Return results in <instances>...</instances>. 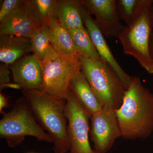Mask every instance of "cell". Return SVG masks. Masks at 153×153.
<instances>
[{"instance_id":"18","label":"cell","mask_w":153,"mask_h":153,"mask_svg":"<svg viewBox=\"0 0 153 153\" xmlns=\"http://www.w3.org/2000/svg\"><path fill=\"white\" fill-rule=\"evenodd\" d=\"M34 16L42 26H48L52 19L58 20L57 0H27Z\"/></svg>"},{"instance_id":"12","label":"cell","mask_w":153,"mask_h":153,"mask_svg":"<svg viewBox=\"0 0 153 153\" xmlns=\"http://www.w3.org/2000/svg\"><path fill=\"white\" fill-rule=\"evenodd\" d=\"M81 16L84 26L102 60L116 71L123 82L126 90H127L132 76L127 74L116 60L104 36L96 25L91 13L83 5L81 11Z\"/></svg>"},{"instance_id":"16","label":"cell","mask_w":153,"mask_h":153,"mask_svg":"<svg viewBox=\"0 0 153 153\" xmlns=\"http://www.w3.org/2000/svg\"><path fill=\"white\" fill-rule=\"evenodd\" d=\"M81 0H58V20L67 30L85 27L81 11Z\"/></svg>"},{"instance_id":"8","label":"cell","mask_w":153,"mask_h":153,"mask_svg":"<svg viewBox=\"0 0 153 153\" xmlns=\"http://www.w3.org/2000/svg\"><path fill=\"white\" fill-rule=\"evenodd\" d=\"M90 138L94 149L98 153H106L116 140L121 137L120 126L115 110L108 106L90 118Z\"/></svg>"},{"instance_id":"25","label":"cell","mask_w":153,"mask_h":153,"mask_svg":"<svg viewBox=\"0 0 153 153\" xmlns=\"http://www.w3.org/2000/svg\"><path fill=\"white\" fill-rule=\"evenodd\" d=\"M6 88H14V89H22L21 86L19 84L15 83H12L10 82L6 85Z\"/></svg>"},{"instance_id":"5","label":"cell","mask_w":153,"mask_h":153,"mask_svg":"<svg viewBox=\"0 0 153 153\" xmlns=\"http://www.w3.org/2000/svg\"><path fill=\"white\" fill-rule=\"evenodd\" d=\"M30 136L40 141L52 143V138L41 127L24 96L17 100L12 109L0 120V137L11 148L19 146Z\"/></svg>"},{"instance_id":"1","label":"cell","mask_w":153,"mask_h":153,"mask_svg":"<svg viewBox=\"0 0 153 153\" xmlns=\"http://www.w3.org/2000/svg\"><path fill=\"white\" fill-rule=\"evenodd\" d=\"M115 111L124 139L147 138L152 133L153 94L139 76H132L122 105Z\"/></svg>"},{"instance_id":"7","label":"cell","mask_w":153,"mask_h":153,"mask_svg":"<svg viewBox=\"0 0 153 153\" xmlns=\"http://www.w3.org/2000/svg\"><path fill=\"white\" fill-rule=\"evenodd\" d=\"M65 112L70 147L67 153H98L91 147L89 143L90 118L70 89L66 100Z\"/></svg>"},{"instance_id":"27","label":"cell","mask_w":153,"mask_h":153,"mask_svg":"<svg viewBox=\"0 0 153 153\" xmlns=\"http://www.w3.org/2000/svg\"></svg>"},{"instance_id":"21","label":"cell","mask_w":153,"mask_h":153,"mask_svg":"<svg viewBox=\"0 0 153 153\" xmlns=\"http://www.w3.org/2000/svg\"><path fill=\"white\" fill-rule=\"evenodd\" d=\"M23 0H4L0 9V23L7 19L23 3Z\"/></svg>"},{"instance_id":"14","label":"cell","mask_w":153,"mask_h":153,"mask_svg":"<svg viewBox=\"0 0 153 153\" xmlns=\"http://www.w3.org/2000/svg\"><path fill=\"white\" fill-rule=\"evenodd\" d=\"M32 52L30 38L13 36L0 35V61L11 65Z\"/></svg>"},{"instance_id":"10","label":"cell","mask_w":153,"mask_h":153,"mask_svg":"<svg viewBox=\"0 0 153 153\" xmlns=\"http://www.w3.org/2000/svg\"><path fill=\"white\" fill-rule=\"evenodd\" d=\"M42 26L26 0L0 23V35H13L30 38Z\"/></svg>"},{"instance_id":"17","label":"cell","mask_w":153,"mask_h":153,"mask_svg":"<svg viewBox=\"0 0 153 153\" xmlns=\"http://www.w3.org/2000/svg\"><path fill=\"white\" fill-rule=\"evenodd\" d=\"M68 31L79 58L103 61L94 47L86 28Z\"/></svg>"},{"instance_id":"22","label":"cell","mask_w":153,"mask_h":153,"mask_svg":"<svg viewBox=\"0 0 153 153\" xmlns=\"http://www.w3.org/2000/svg\"><path fill=\"white\" fill-rule=\"evenodd\" d=\"M2 63L0 66V91H1L6 86L10 83V71L9 66Z\"/></svg>"},{"instance_id":"26","label":"cell","mask_w":153,"mask_h":153,"mask_svg":"<svg viewBox=\"0 0 153 153\" xmlns=\"http://www.w3.org/2000/svg\"><path fill=\"white\" fill-rule=\"evenodd\" d=\"M150 20L151 24L153 28V0L152 1L150 9Z\"/></svg>"},{"instance_id":"2","label":"cell","mask_w":153,"mask_h":153,"mask_svg":"<svg viewBox=\"0 0 153 153\" xmlns=\"http://www.w3.org/2000/svg\"><path fill=\"white\" fill-rule=\"evenodd\" d=\"M22 92L37 122L52 138L54 153H68L70 147L65 116L66 101L41 90H22Z\"/></svg>"},{"instance_id":"11","label":"cell","mask_w":153,"mask_h":153,"mask_svg":"<svg viewBox=\"0 0 153 153\" xmlns=\"http://www.w3.org/2000/svg\"><path fill=\"white\" fill-rule=\"evenodd\" d=\"M14 82L22 90H41L43 73L41 62L33 54L22 57L11 64Z\"/></svg>"},{"instance_id":"3","label":"cell","mask_w":153,"mask_h":153,"mask_svg":"<svg viewBox=\"0 0 153 153\" xmlns=\"http://www.w3.org/2000/svg\"><path fill=\"white\" fill-rule=\"evenodd\" d=\"M152 1L138 0L131 22L118 37L124 53L135 58L150 74H153V60L149 51L150 39L153 31L150 20Z\"/></svg>"},{"instance_id":"4","label":"cell","mask_w":153,"mask_h":153,"mask_svg":"<svg viewBox=\"0 0 153 153\" xmlns=\"http://www.w3.org/2000/svg\"><path fill=\"white\" fill-rule=\"evenodd\" d=\"M79 59L82 63L81 71L99 103L102 107L119 109L126 90L116 71L102 60Z\"/></svg>"},{"instance_id":"19","label":"cell","mask_w":153,"mask_h":153,"mask_svg":"<svg viewBox=\"0 0 153 153\" xmlns=\"http://www.w3.org/2000/svg\"><path fill=\"white\" fill-rule=\"evenodd\" d=\"M30 39L33 54L41 62L49 55L56 52L50 42L48 26H42L35 32Z\"/></svg>"},{"instance_id":"9","label":"cell","mask_w":153,"mask_h":153,"mask_svg":"<svg viewBox=\"0 0 153 153\" xmlns=\"http://www.w3.org/2000/svg\"><path fill=\"white\" fill-rule=\"evenodd\" d=\"M83 5L95 16L96 25L105 38H118L126 26L118 17L115 0H81Z\"/></svg>"},{"instance_id":"24","label":"cell","mask_w":153,"mask_h":153,"mask_svg":"<svg viewBox=\"0 0 153 153\" xmlns=\"http://www.w3.org/2000/svg\"><path fill=\"white\" fill-rule=\"evenodd\" d=\"M149 51L151 57L153 60V31L151 35L149 42Z\"/></svg>"},{"instance_id":"20","label":"cell","mask_w":153,"mask_h":153,"mask_svg":"<svg viewBox=\"0 0 153 153\" xmlns=\"http://www.w3.org/2000/svg\"><path fill=\"white\" fill-rule=\"evenodd\" d=\"M118 17L121 21L128 25L135 10L138 0H115Z\"/></svg>"},{"instance_id":"13","label":"cell","mask_w":153,"mask_h":153,"mask_svg":"<svg viewBox=\"0 0 153 153\" xmlns=\"http://www.w3.org/2000/svg\"><path fill=\"white\" fill-rule=\"evenodd\" d=\"M69 89L90 118L98 113L102 106L99 103L82 71H79L71 79Z\"/></svg>"},{"instance_id":"23","label":"cell","mask_w":153,"mask_h":153,"mask_svg":"<svg viewBox=\"0 0 153 153\" xmlns=\"http://www.w3.org/2000/svg\"><path fill=\"white\" fill-rule=\"evenodd\" d=\"M9 97H6L3 93H0V113L2 115L5 113L4 108L9 106Z\"/></svg>"},{"instance_id":"6","label":"cell","mask_w":153,"mask_h":153,"mask_svg":"<svg viewBox=\"0 0 153 153\" xmlns=\"http://www.w3.org/2000/svg\"><path fill=\"white\" fill-rule=\"evenodd\" d=\"M41 64L43 73L41 91L66 101L71 79L81 70L79 57L63 56L55 52L45 58Z\"/></svg>"},{"instance_id":"15","label":"cell","mask_w":153,"mask_h":153,"mask_svg":"<svg viewBox=\"0 0 153 153\" xmlns=\"http://www.w3.org/2000/svg\"><path fill=\"white\" fill-rule=\"evenodd\" d=\"M48 27L50 42L58 54L79 57L68 30L58 20L52 19L49 22Z\"/></svg>"}]
</instances>
